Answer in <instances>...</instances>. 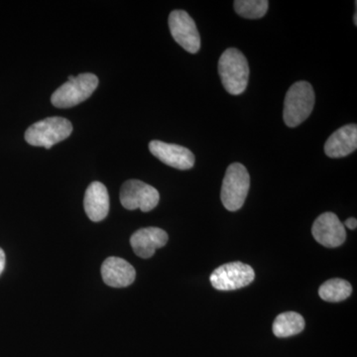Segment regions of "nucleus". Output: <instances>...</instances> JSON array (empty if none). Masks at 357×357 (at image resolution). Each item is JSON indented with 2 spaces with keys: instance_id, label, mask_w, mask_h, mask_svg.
I'll return each instance as SVG.
<instances>
[{
  "instance_id": "1",
  "label": "nucleus",
  "mask_w": 357,
  "mask_h": 357,
  "mask_svg": "<svg viewBox=\"0 0 357 357\" xmlns=\"http://www.w3.org/2000/svg\"><path fill=\"white\" fill-rule=\"evenodd\" d=\"M249 73L248 59L243 52L236 48L223 52L218 60V74L227 93L234 96L243 93L248 88Z\"/></svg>"
},
{
  "instance_id": "2",
  "label": "nucleus",
  "mask_w": 357,
  "mask_h": 357,
  "mask_svg": "<svg viewBox=\"0 0 357 357\" xmlns=\"http://www.w3.org/2000/svg\"><path fill=\"white\" fill-rule=\"evenodd\" d=\"M314 89L307 82L291 86L284 102L283 119L289 128H297L311 115L314 107Z\"/></svg>"
},
{
  "instance_id": "3",
  "label": "nucleus",
  "mask_w": 357,
  "mask_h": 357,
  "mask_svg": "<svg viewBox=\"0 0 357 357\" xmlns=\"http://www.w3.org/2000/svg\"><path fill=\"white\" fill-rule=\"evenodd\" d=\"M250 188V176L248 169L241 163L229 166L223 178L220 199L223 206L229 211L243 208Z\"/></svg>"
},
{
  "instance_id": "4",
  "label": "nucleus",
  "mask_w": 357,
  "mask_h": 357,
  "mask_svg": "<svg viewBox=\"0 0 357 357\" xmlns=\"http://www.w3.org/2000/svg\"><path fill=\"white\" fill-rule=\"evenodd\" d=\"M73 132L72 123L64 117L53 116L36 122L26 130L28 144L50 149L53 145L67 139Z\"/></svg>"
},
{
  "instance_id": "5",
  "label": "nucleus",
  "mask_w": 357,
  "mask_h": 357,
  "mask_svg": "<svg viewBox=\"0 0 357 357\" xmlns=\"http://www.w3.org/2000/svg\"><path fill=\"white\" fill-rule=\"evenodd\" d=\"M98 86V79L93 74H81L68 81L54 91L52 105L58 109H69L88 100Z\"/></svg>"
},
{
  "instance_id": "6",
  "label": "nucleus",
  "mask_w": 357,
  "mask_h": 357,
  "mask_svg": "<svg viewBox=\"0 0 357 357\" xmlns=\"http://www.w3.org/2000/svg\"><path fill=\"white\" fill-rule=\"evenodd\" d=\"M255 272L252 267L243 262H230L217 268L211 273V285L218 291H234L252 283Z\"/></svg>"
},
{
  "instance_id": "7",
  "label": "nucleus",
  "mask_w": 357,
  "mask_h": 357,
  "mask_svg": "<svg viewBox=\"0 0 357 357\" xmlns=\"http://www.w3.org/2000/svg\"><path fill=\"white\" fill-rule=\"evenodd\" d=\"M159 192L152 185L139 180H128L122 185L121 202L126 210H139L148 213L158 206Z\"/></svg>"
},
{
  "instance_id": "8",
  "label": "nucleus",
  "mask_w": 357,
  "mask_h": 357,
  "mask_svg": "<svg viewBox=\"0 0 357 357\" xmlns=\"http://www.w3.org/2000/svg\"><path fill=\"white\" fill-rule=\"evenodd\" d=\"M169 28L174 40L191 54L201 49V37L194 20L184 10H174L169 16Z\"/></svg>"
},
{
  "instance_id": "9",
  "label": "nucleus",
  "mask_w": 357,
  "mask_h": 357,
  "mask_svg": "<svg viewBox=\"0 0 357 357\" xmlns=\"http://www.w3.org/2000/svg\"><path fill=\"white\" fill-rule=\"evenodd\" d=\"M314 238L321 245L335 248L342 245L347 239L344 223L333 213H325L319 215L312 227Z\"/></svg>"
},
{
  "instance_id": "10",
  "label": "nucleus",
  "mask_w": 357,
  "mask_h": 357,
  "mask_svg": "<svg viewBox=\"0 0 357 357\" xmlns=\"http://www.w3.org/2000/svg\"><path fill=\"white\" fill-rule=\"evenodd\" d=\"M149 150L160 161L178 170H189L196 161L191 150L177 144L153 140L149 143Z\"/></svg>"
},
{
  "instance_id": "11",
  "label": "nucleus",
  "mask_w": 357,
  "mask_h": 357,
  "mask_svg": "<svg viewBox=\"0 0 357 357\" xmlns=\"http://www.w3.org/2000/svg\"><path fill=\"white\" fill-rule=\"evenodd\" d=\"M168 234L159 227H145L134 232L130 238L134 253L143 259L152 257L157 249L164 248L168 243Z\"/></svg>"
},
{
  "instance_id": "12",
  "label": "nucleus",
  "mask_w": 357,
  "mask_h": 357,
  "mask_svg": "<svg viewBox=\"0 0 357 357\" xmlns=\"http://www.w3.org/2000/svg\"><path fill=\"white\" fill-rule=\"evenodd\" d=\"M102 280L109 287L124 288L135 280L136 271L132 265L119 257H109L102 265Z\"/></svg>"
},
{
  "instance_id": "13",
  "label": "nucleus",
  "mask_w": 357,
  "mask_h": 357,
  "mask_svg": "<svg viewBox=\"0 0 357 357\" xmlns=\"http://www.w3.org/2000/svg\"><path fill=\"white\" fill-rule=\"evenodd\" d=\"M357 148V126L349 124L337 129L326 140L325 153L330 158L349 156Z\"/></svg>"
},
{
  "instance_id": "14",
  "label": "nucleus",
  "mask_w": 357,
  "mask_h": 357,
  "mask_svg": "<svg viewBox=\"0 0 357 357\" xmlns=\"http://www.w3.org/2000/svg\"><path fill=\"white\" fill-rule=\"evenodd\" d=\"M84 211L91 222H102L109 215V196L107 187L100 182H93L84 194Z\"/></svg>"
},
{
  "instance_id": "15",
  "label": "nucleus",
  "mask_w": 357,
  "mask_h": 357,
  "mask_svg": "<svg viewBox=\"0 0 357 357\" xmlns=\"http://www.w3.org/2000/svg\"><path fill=\"white\" fill-rule=\"evenodd\" d=\"M304 328V318L295 312L279 314L273 323V333L277 337H292L302 333Z\"/></svg>"
},
{
  "instance_id": "16",
  "label": "nucleus",
  "mask_w": 357,
  "mask_h": 357,
  "mask_svg": "<svg viewBox=\"0 0 357 357\" xmlns=\"http://www.w3.org/2000/svg\"><path fill=\"white\" fill-rule=\"evenodd\" d=\"M352 287L344 279H331L319 289V295L326 302L337 303L347 300L351 295Z\"/></svg>"
},
{
  "instance_id": "17",
  "label": "nucleus",
  "mask_w": 357,
  "mask_h": 357,
  "mask_svg": "<svg viewBox=\"0 0 357 357\" xmlns=\"http://www.w3.org/2000/svg\"><path fill=\"white\" fill-rule=\"evenodd\" d=\"M234 9L239 16L248 20H259L267 13L269 1L267 0H236Z\"/></svg>"
},
{
  "instance_id": "18",
  "label": "nucleus",
  "mask_w": 357,
  "mask_h": 357,
  "mask_svg": "<svg viewBox=\"0 0 357 357\" xmlns=\"http://www.w3.org/2000/svg\"><path fill=\"white\" fill-rule=\"evenodd\" d=\"M344 227H347V229L354 230L356 229L357 227V220L356 218H349V220H345Z\"/></svg>"
},
{
  "instance_id": "19",
  "label": "nucleus",
  "mask_w": 357,
  "mask_h": 357,
  "mask_svg": "<svg viewBox=\"0 0 357 357\" xmlns=\"http://www.w3.org/2000/svg\"><path fill=\"white\" fill-rule=\"evenodd\" d=\"M6 253L0 248V275L3 272L4 267H6Z\"/></svg>"
},
{
  "instance_id": "20",
  "label": "nucleus",
  "mask_w": 357,
  "mask_h": 357,
  "mask_svg": "<svg viewBox=\"0 0 357 357\" xmlns=\"http://www.w3.org/2000/svg\"><path fill=\"white\" fill-rule=\"evenodd\" d=\"M354 25H357V13H354Z\"/></svg>"
}]
</instances>
